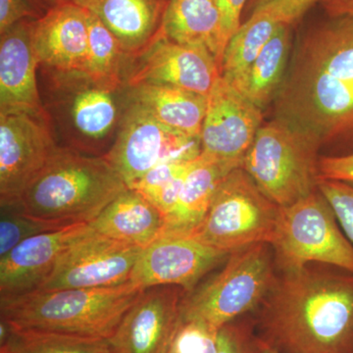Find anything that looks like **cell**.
I'll use <instances>...</instances> for the list:
<instances>
[{
    "instance_id": "cell-1",
    "label": "cell",
    "mask_w": 353,
    "mask_h": 353,
    "mask_svg": "<svg viewBox=\"0 0 353 353\" xmlns=\"http://www.w3.org/2000/svg\"><path fill=\"white\" fill-rule=\"evenodd\" d=\"M277 118L320 143H353V17L309 32L276 99Z\"/></svg>"
},
{
    "instance_id": "cell-2",
    "label": "cell",
    "mask_w": 353,
    "mask_h": 353,
    "mask_svg": "<svg viewBox=\"0 0 353 353\" xmlns=\"http://www.w3.org/2000/svg\"><path fill=\"white\" fill-rule=\"evenodd\" d=\"M255 326L282 353H353V273L328 265L278 272Z\"/></svg>"
},
{
    "instance_id": "cell-3",
    "label": "cell",
    "mask_w": 353,
    "mask_h": 353,
    "mask_svg": "<svg viewBox=\"0 0 353 353\" xmlns=\"http://www.w3.org/2000/svg\"><path fill=\"white\" fill-rule=\"evenodd\" d=\"M127 189L105 157L60 146L13 206L34 219L69 227L92 222Z\"/></svg>"
},
{
    "instance_id": "cell-4",
    "label": "cell",
    "mask_w": 353,
    "mask_h": 353,
    "mask_svg": "<svg viewBox=\"0 0 353 353\" xmlns=\"http://www.w3.org/2000/svg\"><path fill=\"white\" fill-rule=\"evenodd\" d=\"M141 292L130 281L97 289L36 290L2 299L0 313L18 329L109 340Z\"/></svg>"
},
{
    "instance_id": "cell-5",
    "label": "cell",
    "mask_w": 353,
    "mask_h": 353,
    "mask_svg": "<svg viewBox=\"0 0 353 353\" xmlns=\"http://www.w3.org/2000/svg\"><path fill=\"white\" fill-rule=\"evenodd\" d=\"M43 105L65 148L104 157L127 108L126 90L94 82L83 71L43 68Z\"/></svg>"
},
{
    "instance_id": "cell-6",
    "label": "cell",
    "mask_w": 353,
    "mask_h": 353,
    "mask_svg": "<svg viewBox=\"0 0 353 353\" xmlns=\"http://www.w3.org/2000/svg\"><path fill=\"white\" fill-rule=\"evenodd\" d=\"M278 277L273 248L255 243L229 255L217 273L183 297L181 321L219 331L228 323L259 309Z\"/></svg>"
},
{
    "instance_id": "cell-7",
    "label": "cell",
    "mask_w": 353,
    "mask_h": 353,
    "mask_svg": "<svg viewBox=\"0 0 353 353\" xmlns=\"http://www.w3.org/2000/svg\"><path fill=\"white\" fill-rule=\"evenodd\" d=\"M320 141L287 121L262 125L243 167L257 187L281 208L317 190Z\"/></svg>"
},
{
    "instance_id": "cell-8",
    "label": "cell",
    "mask_w": 353,
    "mask_h": 353,
    "mask_svg": "<svg viewBox=\"0 0 353 353\" xmlns=\"http://www.w3.org/2000/svg\"><path fill=\"white\" fill-rule=\"evenodd\" d=\"M271 246L279 273L301 270L314 263L353 273L352 243L318 189L292 205L281 208Z\"/></svg>"
},
{
    "instance_id": "cell-9",
    "label": "cell",
    "mask_w": 353,
    "mask_h": 353,
    "mask_svg": "<svg viewBox=\"0 0 353 353\" xmlns=\"http://www.w3.org/2000/svg\"><path fill=\"white\" fill-rule=\"evenodd\" d=\"M280 213L281 206L240 167L225 176L208 214L190 236L230 254L255 243L271 245Z\"/></svg>"
},
{
    "instance_id": "cell-10",
    "label": "cell",
    "mask_w": 353,
    "mask_h": 353,
    "mask_svg": "<svg viewBox=\"0 0 353 353\" xmlns=\"http://www.w3.org/2000/svg\"><path fill=\"white\" fill-rule=\"evenodd\" d=\"M201 154V139L165 126L127 101L115 141L103 157L122 176L128 189H131L157 165L190 161Z\"/></svg>"
},
{
    "instance_id": "cell-11",
    "label": "cell",
    "mask_w": 353,
    "mask_h": 353,
    "mask_svg": "<svg viewBox=\"0 0 353 353\" xmlns=\"http://www.w3.org/2000/svg\"><path fill=\"white\" fill-rule=\"evenodd\" d=\"M50 115L0 114V203L17 204L59 150Z\"/></svg>"
},
{
    "instance_id": "cell-12",
    "label": "cell",
    "mask_w": 353,
    "mask_h": 353,
    "mask_svg": "<svg viewBox=\"0 0 353 353\" xmlns=\"http://www.w3.org/2000/svg\"><path fill=\"white\" fill-rule=\"evenodd\" d=\"M220 76L219 66L208 48L176 43L159 30L141 52L127 58L124 87L165 85L208 97Z\"/></svg>"
},
{
    "instance_id": "cell-13",
    "label": "cell",
    "mask_w": 353,
    "mask_h": 353,
    "mask_svg": "<svg viewBox=\"0 0 353 353\" xmlns=\"http://www.w3.org/2000/svg\"><path fill=\"white\" fill-rule=\"evenodd\" d=\"M143 250L92 229L65 250L38 290L97 289L125 284Z\"/></svg>"
},
{
    "instance_id": "cell-14",
    "label": "cell",
    "mask_w": 353,
    "mask_h": 353,
    "mask_svg": "<svg viewBox=\"0 0 353 353\" xmlns=\"http://www.w3.org/2000/svg\"><path fill=\"white\" fill-rule=\"evenodd\" d=\"M229 255L190 234H161L143 248L130 282L141 290L179 285L188 294L224 264Z\"/></svg>"
},
{
    "instance_id": "cell-15",
    "label": "cell",
    "mask_w": 353,
    "mask_h": 353,
    "mask_svg": "<svg viewBox=\"0 0 353 353\" xmlns=\"http://www.w3.org/2000/svg\"><path fill=\"white\" fill-rule=\"evenodd\" d=\"M262 120V109L220 76L208 97L201 154L243 167Z\"/></svg>"
},
{
    "instance_id": "cell-16",
    "label": "cell",
    "mask_w": 353,
    "mask_h": 353,
    "mask_svg": "<svg viewBox=\"0 0 353 353\" xmlns=\"http://www.w3.org/2000/svg\"><path fill=\"white\" fill-rule=\"evenodd\" d=\"M185 292L179 285L141 290L123 317L109 345L117 353H167L181 326Z\"/></svg>"
},
{
    "instance_id": "cell-17",
    "label": "cell",
    "mask_w": 353,
    "mask_h": 353,
    "mask_svg": "<svg viewBox=\"0 0 353 353\" xmlns=\"http://www.w3.org/2000/svg\"><path fill=\"white\" fill-rule=\"evenodd\" d=\"M92 230L88 223L36 234L0 257V301L38 290L74 241Z\"/></svg>"
},
{
    "instance_id": "cell-18",
    "label": "cell",
    "mask_w": 353,
    "mask_h": 353,
    "mask_svg": "<svg viewBox=\"0 0 353 353\" xmlns=\"http://www.w3.org/2000/svg\"><path fill=\"white\" fill-rule=\"evenodd\" d=\"M32 21H21L0 34V114H48L37 78Z\"/></svg>"
},
{
    "instance_id": "cell-19",
    "label": "cell",
    "mask_w": 353,
    "mask_h": 353,
    "mask_svg": "<svg viewBox=\"0 0 353 353\" xmlns=\"http://www.w3.org/2000/svg\"><path fill=\"white\" fill-rule=\"evenodd\" d=\"M88 10L73 3L55 4L32 21V41L39 66L83 71L88 46Z\"/></svg>"
},
{
    "instance_id": "cell-20",
    "label": "cell",
    "mask_w": 353,
    "mask_h": 353,
    "mask_svg": "<svg viewBox=\"0 0 353 353\" xmlns=\"http://www.w3.org/2000/svg\"><path fill=\"white\" fill-rule=\"evenodd\" d=\"M88 225L101 236L145 248L161 236L165 219L152 202L127 189Z\"/></svg>"
},
{
    "instance_id": "cell-21",
    "label": "cell",
    "mask_w": 353,
    "mask_h": 353,
    "mask_svg": "<svg viewBox=\"0 0 353 353\" xmlns=\"http://www.w3.org/2000/svg\"><path fill=\"white\" fill-rule=\"evenodd\" d=\"M168 0H94V13L119 41L127 57H136L157 36Z\"/></svg>"
},
{
    "instance_id": "cell-22",
    "label": "cell",
    "mask_w": 353,
    "mask_h": 353,
    "mask_svg": "<svg viewBox=\"0 0 353 353\" xmlns=\"http://www.w3.org/2000/svg\"><path fill=\"white\" fill-rule=\"evenodd\" d=\"M240 168L227 162L199 155L190 169L173 209L165 216L161 234H190L208 214L225 176Z\"/></svg>"
},
{
    "instance_id": "cell-23",
    "label": "cell",
    "mask_w": 353,
    "mask_h": 353,
    "mask_svg": "<svg viewBox=\"0 0 353 353\" xmlns=\"http://www.w3.org/2000/svg\"><path fill=\"white\" fill-rule=\"evenodd\" d=\"M127 101L150 114L165 126L201 139L208 109V97L165 85H139L125 88Z\"/></svg>"
},
{
    "instance_id": "cell-24",
    "label": "cell",
    "mask_w": 353,
    "mask_h": 353,
    "mask_svg": "<svg viewBox=\"0 0 353 353\" xmlns=\"http://www.w3.org/2000/svg\"><path fill=\"white\" fill-rule=\"evenodd\" d=\"M160 31L176 43L205 46L221 72V13L217 0H168Z\"/></svg>"
},
{
    "instance_id": "cell-25",
    "label": "cell",
    "mask_w": 353,
    "mask_h": 353,
    "mask_svg": "<svg viewBox=\"0 0 353 353\" xmlns=\"http://www.w3.org/2000/svg\"><path fill=\"white\" fill-rule=\"evenodd\" d=\"M279 25L267 14H252L230 39L223 57L221 76L241 94L248 72Z\"/></svg>"
},
{
    "instance_id": "cell-26",
    "label": "cell",
    "mask_w": 353,
    "mask_h": 353,
    "mask_svg": "<svg viewBox=\"0 0 353 353\" xmlns=\"http://www.w3.org/2000/svg\"><path fill=\"white\" fill-rule=\"evenodd\" d=\"M290 48V25L280 24L248 72L241 94L262 110L284 83Z\"/></svg>"
},
{
    "instance_id": "cell-27",
    "label": "cell",
    "mask_w": 353,
    "mask_h": 353,
    "mask_svg": "<svg viewBox=\"0 0 353 353\" xmlns=\"http://www.w3.org/2000/svg\"><path fill=\"white\" fill-rule=\"evenodd\" d=\"M88 46L83 71L94 82L124 88L127 55L119 41L101 20L88 10Z\"/></svg>"
},
{
    "instance_id": "cell-28",
    "label": "cell",
    "mask_w": 353,
    "mask_h": 353,
    "mask_svg": "<svg viewBox=\"0 0 353 353\" xmlns=\"http://www.w3.org/2000/svg\"><path fill=\"white\" fill-rule=\"evenodd\" d=\"M109 350V341L103 339L18 329L10 324L6 338L0 341V353H103Z\"/></svg>"
},
{
    "instance_id": "cell-29",
    "label": "cell",
    "mask_w": 353,
    "mask_h": 353,
    "mask_svg": "<svg viewBox=\"0 0 353 353\" xmlns=\"http://www.w3.org/2000/svg\"><path fill=\"white\" fill-rule=\"evenodd\" d=\"M196 159L157 165L139 179L131 189L152 202L163 214L165 219V216L175 206L185 178Z\"/></svg>"
},
{
    "instance_id": "cell-30",
    "label": "cell",
    "mask_w": 353,
    "mask_h": 353,
    "mask_svg": "<svg viewBox=\"0 0 353 353\" xmlns=\"http://www.w3.org/2000/svg\"><path fill=\"white\" fill-rule=\"evenodd\" d=\"M63 228L66 227L48 224L26 216L15 206H1L0 257L31 236Z\"/></svg>"
},
{
    "instance_id": "cell-31",
    "label": "cell",
    "mask_w": 353,
    "mask_h": 353,
    "mask_svg": "<svg viewBox=\"0 0 353 353\" xmlns=\"http://www.w3.org/2000/svg\"><path fill=\"white\" fill-rule=\"evenodd\" d=\"M248 318L228 323L218 332L216 353H262V341Z\"/></svg>"
},
{
    "instance_id": "cell-32",
    "label": "cell",
    "mask_w": 353,
    "mask_h": 353,
    "mask_svg": "<svg viewBox=\"0 0 353 353\" xmlns=\"http://www.w3.org/2000/svg\"><path fill=\"white\" fill-rule=\"evenodd\" d=\"M317 189L333 208L341 230L353 245V185L319 178Z\"/></svg>"
},
{
    "instance_id": "cell-33",
    "label": "cell",
    "mask_w": 353,
    "mask_h": 353,
    "mask_svg": "<svg viewBox=\"0 0 353 353\" xmlns=\"http://www.w3.org/2000/svg\"><path fill=\"white\" fill-rule=\"evenodd\" d=\"M217 330L197 322H182L167 353H216Z\"/></svg>"
},
{
    "instance_id": "cell-34",
    "label": "cell",
    "mask_w": 353,
    "mask_h": 353,
    "mask_svg": "<svg viewBox=\"0 0 353 353\" xmlns=\"http://www.w3.org/2000/svg\"><path fill=\"white\" fill-rule=\"evenodd\" d=\"M317 1L319 0H250V7L252 14H267L280 24L290 26Z\"/></svg>"
},
{
    "instance_id": "cell-35",
    "label": "cell",
    "mask_w": 353,
    "mask_h": 353,
    "mask_svg": "<svg viewBox=\"0 0 353 353\" xmlns=\"http://www.w3.org/2000/svg\"><path fill=\"white\" fill-rule=\"evenodd\" d=\"M52 6L48 0H0V34L24 20H38Z\"/></svg>"
},
{
    "instance_id": "cell-36",
    "label": "cell",
    "mask_w": 353,
    "mask_h": 353,
    "mask_svg": "<svg viewBox=\"0 0 353 353\" xmlns=\"http://www.w3.org/2000/svg\"><path fill=\"white\" fill-rule=\"evenodd\" d=\"M221 13V48L223 57L230 39L238 31L241 15L248 0H217ZM222 66V65H221Z\"/></svg>"
},
{
    "instance_id": "cell-37",
    "label": "cell",
    "mask_w": 353,
    "mask_h": 353,
    "mask_svg": "<svg viewBox=\"0 0 353 353\" xmlns=\"http://www.w3.org/2000/svg\"><path fill=\"white\" fill-rule=\"evenodd\" d=\"M319 178L353 185V152L320 158Z\"/></svg>"
},
{
    "instance_id": "cell-38",
    "label": "cell",
    "mask_w": 353,
    "mask_h": 353,
    "mask_svg": "<svg viewBox=\"0 0 353 353\" xmlns=\"http://www.w3.org/2000/svg\"><path fill=\"white\" fill-rule=\"evenodd\" d=\"M322 3L331 17H353V0H322Z\"/></svg>"
},
{
    "instance_id": "cell-39",
    "label": "cell",
    "mask_w": 353,
    "mask_h": 353,
    "mask_svg": "<svg viewBox=\"0 0 353 353\" xmlns=\"http://www.w3.org/2000/svg\"><path fill=\"white\" fill-rule=\"evenodd\" d=\"M51 6L60 3H73L76 6H82L83 8L90 9L94 0H48Z\"/></svg>"
},
{
    "instance_id": "cell-40",
    "label": "cell",
    "mask_w": 353,
    "mask_h": 353,
    "mask_svg": "<svg viewBox=\"0 0 353 353\" xmlns=\"http://www.w3.org/2000/svg\"><path fill=\"white\" fill-rule=\"evenodd\" d=\"M262 341V340H261ZM262 353H282L262 341Z\"/></svg>"
},
{
    "instance_id": "cell-41",
    "label": "cell",
    "mask_w": 353,
    "mask_h": 353,
    "mask_svg": "<svg viewBox=\"0 0 353 353\" xmlns=\"http://www.w3.org/2000/svg\"><path fill=\"white\" fill-rule=\"evenodd\" d=\"M103 353H117V352H113L112 350H109L108 352H103Z\"/></svg>"
}]
</instances>
